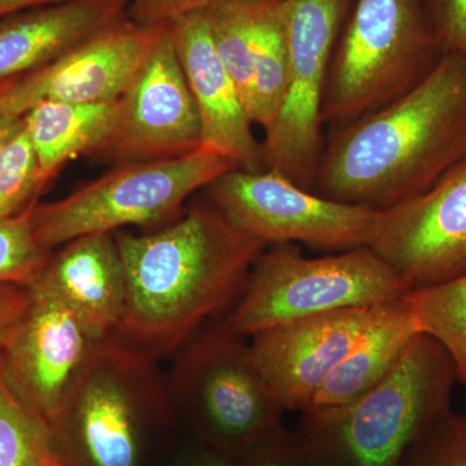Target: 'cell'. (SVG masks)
<instances>
[{
	"label": "cell",
	"instance_id": "cell-1",
	"mask_svg": "<svg viewBox=\"0 0 466 466\" xmlns=\"http://www.w3.org/2000/svg\"><path fill=\"white\" fill-rule=\"evenodd\" d=\"M127 300L112 337L157 361L179 351L240 296L268 245L241 231L208 202L147 235H116Z\"/></svg>",
	"mask_w": 466,
	"mask_h": 466
},
{
	"label": "cell",
	"instance_id": "cell-2",
	"mask_svg": "<svg viewBox=\"0 0 466 466\" xmlns=\"http://www.w3.org/2000/svg\"><path fill=\"white\" fill-rule=\"evenodd\" d=\"M466 158V57L446 54L389 106L328 131L312 192L386 211Z\"/></svg>",
	"mask_w": 466,
	"mask_h": 466
},
{
	"label": "cell",
	"instance_id": "cell-3",
	"mask_svg": "<svg viewBox=\"0 0 466 466\" xmlns=\"http://www.w3.org/2000/svg\"><path fill=\"white\" fill-rule=\"evenodd\" d=\"M450 352L419 333L390 372L345 406L300 412L294 431L315 466H400L413 441L452 410Z\"/></svg>",
	"mask_w": 466,
	"mask_h": 466
},
{
	"label": "cell",
	"instance_id": "cell-4",
	"mask_svg": "<svg viewBox=\"0 0 466 466\" xmlns=\"http://www.w3.org/2000/svg\"><path fill=\"white\" fill-rule=\"evenodd\" d=\"M444 55L426 0H355L328 73L324 127L336 130L400 99Z\"/></svg>",
	"mask_w": 466,
	"mask_h": 466
},
{
	"label": "cell",
	"instance_id": "cell-5",
	"mask_svg": "<svg viewBox=\"0 0 466 466\" xmlns=\"http://www.w3.org/2000/svg\"><path fill=\"white\" fill-rule=\"evenodd\" d=\"M408 288L370 247L309 258L296 244L268 245L222 323L240 336L318 315L404 299Z\"/></svg>",
	"mask_w": 466,
	"mask_h": 466
},
{
	"label": "cell",
	"instance_id": "cell-6",
	"mask_svg": "<svg viewBox=\"0 0 466 466\" xmlns=\"http://www.w3.org/2000/svg\"><path fill=\"white\" fill-rule=\"evenodd\" d=\"M167 385L171 404L205 447L233 460L285 429V410L254 363L248 337L222 320L204 325L177 352Z\"/></svg>",
	"mask_w": 466,
	"mask_h": 466
},
{
	"label": "cell",
	"instance_id": "cell-7",
	"mask_svg": "<svg viewBox=\"0 0 466 466\" xmlns=\"http://www.w3.org/2000/svg\"><path fill=\"white\" fill-rule=\"evenodd\" d=\"M153 360L115 337L101 343L55 431L73 466H140L149 425L170 410Z\"/></svg>",
	"mask_w": 466,
	"mask_h": 466
},
{
	"label": "cell",
	"instance_id": "cell-8",
	"mask_svg": "<svg viewBox=\"0 0 466 466\" xmlns=\"http://www.w3.org/2000/svg\"><path fill=\"white\" fill-rule=\"evenodd\" d=\"M232 168L228 158L202 148L183 157L121 164L66 198L35 202L34 232L54 251L82 236L157 225L179 216L189 196Z\"/></svg>",
	"mask_w": 466,
	"mask_h": 466
},
{
	"label": "cell",
	"instance_id": "cell-9",
	"mask_svg": "<svg viewBox=\"0 0 466 466\" xmlns=\"http://www.w3.org/2000/svg\"><path fill=\"white\" fill-rule=\"evenodd\" d=\"M355 0H280L289 86L263 140L266 170L312 191L325 146L321 104L334 50Z\"/></svg>",
	"mask_w": 466,
	"mask_h": 466
},
{
	"label": "cell",
	"instance_id": "cell-10",
	"mask_svg": "<svg viewBox=\"0 0 466 466\" xmlns=\"http://www.w3.org/2000/svg\"><path fill=\"white\" fill-rule=\"evenodd\" d=\"M207 201L267 245L345 251L370 247L380 211L323 198L274 170L232 168L205 188Z\"/></svg>",
	"mask_w": 466,
	"mask_h": 466
},
{
	"label": "cell",
	"instance_id": "cell-11",
	"mask_svg": "<svg viewBox=\"0 0 466 466\" xmlns=\"http://www.w3.org/2000/svg\"><path fill=\"white\" fill-rule=\"evenodd\" d=\"M200 148V116L167 24L121 96L115 130L94 156L121 165L183 157Z\"/></svg>",
	"mask_w": 466,
	"mask_h": 466
},
{
	"label": "cell",
	"instance_id": "cell-12",
	"mask_svg": "<svg viewBox=\"0 0 466 466\" xmlns=\"http://www.w3.org/2000/svg\"><path fill=\"white\" fill-rule=\"evenodd\" d=\"M370 247L408 293L466 275V158L428 191L380 211Z\"/></svg>",
	"mask_w": 466,
	"mask_h": 466
},
{
	"label": "cell",
	"instance_id": "cell-13",
	"mask_svg": "<svg viewBox=\"0 0 466 466\" xmlns=\"http://www.w3.org/2000/svg\"><path fill=\"white\" fill-rule=\"evenodd\" d=\"M104 339L63 303L30 293L29 308L0 354L5 379L55 431Z\"/></svg>",
	"mask_w": 466,
	"mask_h": 466
},
{
	"label": "cell",
	"instance_id": "cell-14",
	"mask_svg": "<svg viewBox=\"0 0 466 466\" xmlns=\"http://www.w3.org/2000/svg\"><path fill=\"white\" fill-rule=\"evenodd\" d=\"M164 25L119 18L66 54L32 72L8 78L24 116L41 101L97 104L119 99L137 78Z\"/></svg>",
	"mask_w": 466,
	"mask_h": 466
},
{
	"label": "cell",
	"instance_id": "cell-15",
	"mask_svg": "<svg viewBox=\"0 0 466 466\" xmlns=\"http://www.w3.org/2000/svg\"><path fill=\"white\" fill-rule=\"evenodd\" d=\"M389 303L302 319L249 337L254 363L285 412L308 410L330 370Z\"/></svg>",
	"mask_w": 466,
	"mask_h": 466
},
{
	"label": "cell",
	"instance_id": "cell-16",
	"mask_svg": "<svg viewBox=\"0 0 466 466\" xmlns=\"http://www.w3.org/2000/svg\"><path fill=\"white\" fill-rule=\"evenodd\" d=\"M201 124V148L248 173L266 170L263 146L232 76L218 55L204 12L167 24Z\"/></svg>",
	"mask_w": 466,
	"mask_h": 466
},
{
	"label": "cell",
	"instance_id": "cell-17",
	"mask_svg": "<svg viewBox=\"0 0 466 466\" xmlns=\"http://www.w3.org/2000/svg\"><path fill=\"white\" fill-rule=\"evenodd\" d=\"M30 293L63 303L101 339L124 319L127 285L115 233H94L51 251L27 287Z\"/></svg>",
	"mask_w": 466,
	"mask_h": 466
},
{
	"label": "cell",
	"instance_id": "cell-18",
	"mask_svg": "<svg viewBox=\"0 0 466 466\" xmlns=\"http://www.w3.org/2000/svg\"><path fill=\"white\" fill-rule=\"evenodd\" d=\"M127 7L128 0H61L0 18V81L51 63Z\"/></svg>",
	"mask_w": 466,
	"mask_h": 466
},
{
	"label": "cell",
	"instance_id": "cell-19",
	"mask_svg": "<svg viewBox=\"0 0 466 466\" xmlns=\"http://www.w3.org/2000/svg\"><path fill=\"white\" fill-rule=\"evenodd\" d=\"M419 333L406 299L389 303L379 320L330 370L306 410L345 406L366 394L390 372Z\"/></svg>",
	"mask_w": 466,
	"mask_h": 466
},
{
	"label": "cell",
	"instance_id": "cell-20",
	"mask_svg": "<svg viewBox=\"0 0 466 466\" xmlns=\"http://www.w3.org/2000/svg\"><path fill=\"white\" fill-rule=\"evenodd\" d=\"M121 97L106 103L41 101L24 116L43 188L70 159L92 155L115 130Z\"/></svg>",
	"mask_w": 466,
	"mask_h": 466
},
{
	"label": "cell",
	"instance_id": "cell-21",
	"mask_svg": "<svg viewBox=\"0 0 466 466\" xmlns=\"http://www.w3.org/2000/svg\"><path fill=\"white\" fill-rule=\"evenodd\" d=\"M289 86V57L280 0H263L257 26L253 60L250 118L254 125L269 130L275 124Z\"/></svg>",
	"mask_w": 466,
	"mask_h": 466
},
{
	"label": "cell",
	"instance_id": "cell-22",
	"mask_svg": "<svg viewBox=\"0 0 466 466\" xmlns=\"http://www.w3.org/2000/svg\"><path fill=\"white\" fill-rule=\"evenodd\" d=\"M0 466H73L56 431L26 406L5 379L0 359Z\"/></svg>",
	"mask_w": 466,
	"mask_h": 466
},
{
	"label": "cell",
	"instance_id": "cell-23",
	"mask_svg": "<svg viewBox=\"0 0 466 466\" xmlns=\"http://www.w3.org/2000/svg\"><path fill=\"white\" fill-rule=\"evenodd\" d=\"M420 332L433 337L455 361L460 385L466 386V275L410 291L404 296Z\"/></svg>",
	"mask_w": 466,
	"mask_h": 466
},
{
	"label": "cell",
	"instance_id": "cell-24",
	"mask_svg": "<svg viewBox=\"0 0 466 466\" xmlns=\"http://www.w3.org/2000/svg\"><path fill=\"white\" fill-rule=\"evenodd\" d=\"M33 205L0 219V285L29 287L50 257L34 232Z\"/></svg>",
	"mask_w": 466,
	"mask_h": 466
},
{
	"label": "cell",
	"instance_id": "cell-25",
	"mask_svg": "<svg viewBox=\"0 0 466 466\" xmlns=\"http://www.w3.org/2000/svg\"><path fill=\"white\" fill-rule=\"evenodd\" d=\"M42 189L35 153L23 127L0 152V219L25 210Z\"/></svg>",
	"mask_w": 466,
	"mask_h": 466
},
{
	"label": "cell",
	"instance_id": "cell-26",
	"mask_svg": "<svg viewBox=\"0 0 466 466\" xmlns=\"http://www.w3.org/2000/svg\"><path fill=\"white\" fill-rule=\"evenodd\" d=\"M400 466H466V413L450 410L404 453Z\"/></svg>",
	"mask_w": 466,
	"mask_h": 466
},
{
	"label": "cell",
	"instance_id": "cell-27",
	"mask_svg": "<svg viewBox=\"0 0 466 466\" xmlns=\"http://www.w3.org/2000/svg\"><path fill=\"white\" fill-rule=\"evenodd\" d=\"M235 461L238 466H315L300 447L294 431L288 429L254 447Z\"/></svg>",
	"mask_w": 466,
	"mask_h": 466
},
{
	"label": "cell",
	"instance_id": "cell-28",
	"mask_svg": "<svg viewBox=\"0 0 466 466\" xmlns=\"http://www.w3.org/2000/svg\"><path fill=\"white\" fill-rule=\"evenodd\" d=\"M444 54L466 57V0H426Z\"/></svg>",
	"mask_w": 466,
	"mask_h": 466
},
{
	"label": "cell",
	"instance_id": "cell-29",
	"mask_svg": "<svg viewBox=\"0 0 466 466\" xmlns=\"http://www.w3.org/2000/svg\"><path fill=\"white\" fill-rule=\"evenodd\" d=\"M223 0H128L127 17L147 26L167 25L175 18L204 11Z\"/></svg>",
	"mask_w": 466,
	"mask_h": 466
},
{
	"label": "cell",
	"instance_id": "cell-30",
	"mask_svg": "<svg viewBox=\"0 0 466 466\" xmlns=\"http://www.w3.org/2000/svg\"><path fill=\"white\" fill-rule=\"evenodd\" d=\"M30 305V293L20 285H0V354Z\"/></svg>",
	"mask_w": 466,
	"mask_h": 466
},
{
	"label": "cell",
	"instance_id": "cell-31",
	"mask_svg": "<svg viewBox=\"0 0 466 466\" xmlns=\"http://www.w3.org/2000/svg\"><path fill=\"white\" fill-rule=\"evenodd\" d=\"M23 127L24 116L12 106L7 86L0 81V152Z\"/></svg>",
	"mask_w": 466,
	"mask_h": 466
},
{
	"label": "cell",
	"instance_id": "cell-32",
	"mask_svg": "<svg viewBox=\"0 0 466 466\" xmlns=\"http://www.w3.org/2000/svg\"><path fill=\"white\" fill-rule=\"evenodd\" d=\"M186 466H238L235 460L222 453L214 452V451L205 449L202 452L193 456Z\"/></svg>",
	"mask_w": 466,
	"mask_h": 466
},
{
	"label": "cell",
	"instance_id": "cell-33",
	"mask_svg": "<svg viewBox=\"0 0 466 466\" xmlns=\"http://www.w3.org/2000/svg\"><path fill=\"white\" fill-rule=\"evenodd\" d=\"M56 2H61V0H0V18L15 14V12L24 11V9Z\"/></svg>",
	"mask_w": 466,
	"mask_h": 466
},
{
	"label": "cell",
	"instance_id": "cell-34",
	"mask_svg": "<svg viewBox=\"0 0 466 466\" xmlns=\"http://www.w3.org/2000/svg\"><path fill=\"white\" fill-rule=\"evenodd\" d=\"M465 388H466V386H465Z\"/></svg>",
	"mask_w": 466,
	"mask_h": 466
}]
</instances>
